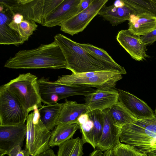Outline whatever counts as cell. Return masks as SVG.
Returning a JSON list of instances; mask_svg holds the SVG:
<instances>
[{"label":"cell","mask_w":156,"mask_h":156,"mask_svg":"<svg viewBox=\"0 0 156 156\" xmlns=\"http://www.w3.org/2000/svg\"><path fill=\"white\" fill-rule=\"evenodd\" d=\"M77 122L84 143H89L95 149L102 133L104 122L103 111L95 110L82 114Z\"/></svg>","instance_id":"obj_10"},{"label":"cell","mask_w":156,"mask_h":156,"mask_svg":"<svg viewBox=\"0 0 156 156\" xmlns=\"http://www.w3.org/2000/svg\"><path fill=\"white\" fill-rule=\"evenodd\" d=\"M25 124L13 126H0V156H4L15 147L23 146L26 137Z\"/></svg>","instance_id":"obj_12"},{"label":"cell","mask_w":156,"mask_h":156,"mask_svg":"<svg viewBox=\"0 0 156 156\" xmlns=\"http://www.w3.org/2000/svg\"><path fill=\"white\" fill-rule=\"evenodd\" d=\"M62 103H57L47 105L39 109L41 120L49 130H52L55 126L59 115Z\"/></svg>","instance_id":"obj_24"},{"label":"cell","mask_w":156,"mask_h":156,"mask_svg":"<svg viewBox=\"0 0 156 156\" xmlns=\"http://www.w3.org/2000/svg\"><path fill=\"white\" fill-rule=\"evenodd\" d=\"M36 156H56L53 151L50 148Z\"/></svg>","instance_id":"obj_33"},{"label":"cell","mask_w":156,"mask_h":156,"mask_svg":"<svg viewBox=\"0 0 156 156\" xmlns=\"http://www.w3.org/2000/svg\"><path fill=\"white\" fill-rule=\"evenodd\" d=\"M79 129L77 122L56 126L51 132L49 141L50 147L59 146V145L72 138L76 131Z\"/></svg>","instance_id":"obj_22"},{"label":"cell","mask_w":156,"mask_h":156,"mask_svg":"<svg viewBox=\"0 0 156 156\" xmlns=\"http://www.w3.org/2000/svg\"><path fill=\"white\" fill-rule=\"evenodd\" d=\"M128 21V30L138 36L145 35L156 28V16L149 14H132Z\"/></svg>","instance_id":"obj_19"},{"label":"cell","mask_w":156,"mask_h":156,"mask_svg":"<svg viewBox=\"0 0 156 156\" xmlns=\"http://www.w3.org/2000/svg\"><path fill=\"white\" fill-rule=\"evenodd\" d=\"M132 14H133V12L125 3L122 6L113 3L109 6L105 5L98 15L108 21L112 26H115L128 20Z\"/></svg>","instance_id":"obj_21"},{"label":"cell","mask_w":156,"mask_h":156,"mask_svg":"<svg viewBox=\"0 0 156 156\" xmlns=\"http://www.w3.org/2000/svg\"><path fill=\"white\" fill-rule=\"evenodd\" d=\"M38 83L41 102L47 105L55 104L59 100L70 96L86 97L96 90L86 86L62 84L44 78L38 80Z\"/></svg>","instance_id":"obj_8"},{"label":"cell","mask_w":156,"mask_h":156,"mask_svg":"<svg viewBox=\"0 0 156 156\" xmlns=\"http://www.w3.org/2000/svg\"><path fill=\"white\" fill-rule=\"evenodd\" d=\"M122 74L114 71L106 70L64 75L59 76L56 83L67 85L93 87L98 90L115 88Z\"/></svg>","instance_id":"obj_5"},{"label":"cell","mask_w":156,"mask_h":156,"mask_svg":"<svg viewBox=\"0 0 156 156\" xmlns=\"http://www.w3.org/2000/svg\"><path fill=\"white\" fill-rule=\"evenodd\" d=\"M120 141L148 156H156V118L136 120L124 126Z\"/></svg>","instance_id":"obj_3"},{"label":"cell","mask_w":156,"mask_h":156,"mask_svg":"<svg viewBox=\"0 0 156 156\" xmlns=\"http://www.w3.org/2000/svg\"><path fill=\"white\" fill-rule=\"evenodd\" d=\"M116 40L131 58L135 60L141 61L150 57L146 53L147 46L140 37L133 34L128 29L119 31Z\"/></svg>","instance_id":"obj_13"},{"label":"cell","mask_w":156,"mask_h":156,"mask_svg":"<svg viewBox=\"0 0 156 156\" xmlns=\"http://www.w3.org/2000/svg\"><path fill=\"white\" fill-rule=\"evenodd\" d=\"M37 77L30 73L20 74L16 78L4 84L19 101L28 114L41 104Z\"/></svg>","instance_id":"obj_4"},{"label":"cell","mask_w":156,"mask_h":156,"mask_svg":"<svg viewBox=\"0 0 156 156\" xmlns=\"http://www.w3.org/2000/svg\"><path fill=\"white\" fill-rule=\"evenodd\" d=\"M26 121L25 149L30 155L36 156L50 148L51 132L41 122L38 108L28 115Z\"/></svg>","instance_id":"obj_7"},{"label":"cell","mask_w":156,"mask_h":156,"mask_svg":"<svg viewBox=\"0 0 156 156\" xmlns=\"http://www.w3.org/2000/svg\"><path fill=\"white\" fill-rule=\"evenodd\" d=\"M112 150L115 156H148L133 147L121 142Z\"/></svg>","instance_id":"obj_29"},{"label":"cell","mask_w":156,"mask_h":156,"mask_svg":"<svg viewBox=\"0 0 156 156\" xmlns=\"http://www.w3.org/2000/svg\"><path fill=\"white\" fill-rule=\"evenodd\" d=\"M108 111L115 124L121 129L136 120L119 101L108 108Z\"/></svg>","instance_id":"obj_25"},{"label":"cell","mask_w":156,"mask_h":156,"mask_svg":"<svg viewBox=\"0 0 156 156\" xmlns=\"http://www.w3.org/2000/svg\"><path fill=\"white\" fill-rule=\"evenodd\" d=\"M108 1L93 0L87 9L62 23L60 30L72 36L83 31Z\"/></svg>","instance_id":"obj_11"},{"label":"cell","mask_w":156,"mask_h":156,"mask_svg":"<svg viewBox=\"0 0 156 156\" xmlns=\"http://www.w3.org/2000/svg\"><path fill=\"white\" fill-rule=\"evenodd\" d=\"M93 1V0H80L77 12L76 14L79 13L87 9Z\"/></svg>","instance_id":"obj_32"},{"label":"cell","mask_w":156,"mask_h":156,"mask_svg":"<svg viewBox=\"0 0 156 156\" xmlns=\"http://www.w3.org/2000/svg\"><path fill=\"white\" fill-rule=\"evenodd\" d=\"M9 69H67V63L60 48L54 41L37 48L20 50L5 62Z\"/></svg>","instance_id":"obj_1"},{"label":"cell","mask_w":156,"mask_h":156,"mask_svg":"<svg viewBox=\"0 0 156 156\" xmlns=\"http://www.w3.org/2000/svg\"><path fill=\"white\" fill-rule=\"evenodd\" d=\"M80 0H63L46 19L42 26L52 27L60 25L76 15Z\"/></svg>","instance_id":"obj_18"},{"label":"cell","mask_w":156,"mask_h":156,"mask_svg":"<svg viewBox=\"0 0 156 156\" xmlns=\"http://www.w3.org/2000/svg\"><path fill=\"white\" fill-rule=\"evenodd\" d=\"M19 101L4 85L0 87V126L25 124L28 115Z\"/></svg>","instance_id":"obj_9"},{"label":"cell","mask_w":156,"mask_h":156,"mask_svg":"<svg viewBox=\"0 0 156 156\" xmlns=\"http://www.w3.org/2000/svg\"><path fill=\"white\" fill-rule=\"evenodd\" d=\"M63 0H0V3L9 8L14 13L22 15L26 19L43 25L49 15Z\"/></svg>","instance_id":"obj_6"},{"label":"cell","mask_w":156,"mask_h":156,"mask_svg":"<svg viewBox=\"0 0 156 156\" xmlns=\"http://www.w3.org/2000/svg\"><path fill=\"white\" fill-rule=\"evenodd\" d=\"M154 115H155V117L156 118V108L155 109V110H154Z\"/></svg>","instance_id":"obj_36"},{"label":"cell","mask_w":156,"mask_h":156,"mask_svg":"<svg viewBox=\"0 0 156 156\" xmlns=\"http://www.w3.org/2000/svg\"><path fill=\"white\" fill-rule=\"evenodd\" d=\"M133 14L147 13L156 16V0H123Z\"/></svg>","instance_id":"obj_27"},{"label":"cell","mask_w":156,"mask_h":156,"mask_svg":"<svg viewBox=\"0 0 156 156\" xmlns=\"http://www.w3.org/2000/svg\"><path fill=\"white\" fill-rule=\"evenodd\" d=\"M103 153L100 150L97 149L90 153L89 156H103Z\"/></svg>","instance_id":"obj_34"},{"label":"cell","mask_w":156,"mask_h":156,"mask_svg":"<svg viewBox=\"0 0 156 156\" xmlns=\"http://www.w3.org/2000/svg\"><path fill=\"white\" fill-rule=\"evenodd\" d=\"M103 156H115L112 149L108 150L104 152Z\"/></svg>","instance_id":"obj_35"},{"label":"cell","mask_w":156,"mask_h":156,"mask_svg":"<svg viewBox=\"0 0 156 156\" xmlns=\"http://www.w3.org/2000/svg\"><path fill=\"white\" fill-rule=\"evenodd\" d=\"M14 13L8 7L0 3V44L16 46L24 43L19 34L9 25Z\"/></svg>","instance_id":"obj_16"},{"label":"cell","mask_w":156,"mask_h":156,"mask_svg":"<svg viewBox=\"0 0 156 156\" xmlns=\"http://www.w3.org/2000/svg\"><path fill=\"white\" fill-rule=\"evenodd\" d=\"M104 122L101 135L97 147L101 151L113 149L119 143L121 128L115 124L108 108L103 111Z\"/></svg>","instance_id":"obj_15"},{"label":"cell","mask_w":156,"mask_h":156,"mask_svg":"<svg viewBox=\"0 0 156 156\" xmlns=\"http://www.w3.org/2000/svg\"><path fill=\"white\" fill-rule=\"evenodd\" d=\"M9 25L19 34L24 42L28 40L38 26L34 21L25 19L19 23L12 20Z\"/></svg>","instance_id":"obj_28"},{"label":"cell","mask_w":156,"mask_h":156,"mask_svg":"<svg viewBox=\"0 0 156 156\" xmlns=\"http://www.w3.org/2000/svg\"><path fill=\"white\" fill-rule=\"evenodd\" d=\"M85 97V103L89 112L95 110L103 111L110 108L119 101L118 92L115 88L96 89L94 92Z\"/></svg>","instance_id":"obj_17"},{"label":"cell","mask_w":156,"mask_h":156,"mask_svg":"<svg viewBox=\"0 0 156 156\" xmlns=\"http://www.w3.org/2000/svg\"><path fill=\"white\" fill-rule=\"evenodd\" d=\"M140 38L147 46L152 44L156 41V28Z\"/></svg>","instance_id":"obj_31"},{"label":"cell","mask_w":156,"mask_h":156,"mask_svg":"<svg viewBox=\"0 0 156 156\" xmlns=\"http://www.w3.org/2000/svg\"><path fill=\"white\" fill-rule=\"evenodd\" d=\"M22 146L18 145L9 151L7 154L9 156H30L28 151L22 149Z\"/></svg>","instance_id":"obj_30"},{"label":"cell","mask_w":156,"mask_h":156,"mask_svg":"<svg viewBox=\"0 0 156 156\" xmlns=\"http://www.w3.org/2000/svg\"><path fill=\"white\" fill-rule=\"evenodd\" d=\"M78 44L99 60L114 70L120 73L122 75L126 74L124 68L117 63L107 52L103 49L89 44L78 43Z\"/></svg>","instance_id":"obj_23"},{"label":"cell","mask_w":156,"mask_h":156,"mask_svg":"<svg viewBox=\"0 0 156 156\" xmlns=\"http://www.w3.org/2000/svg\"><path fill=\"white\" fill-rule=\"evenodd\" d=\"M89 112L85 103L79 104L75 101L65 100L62 103L61 111L56 123L58 125L77 122L79 117L82 114Z\"/></svg>","instance_id":"obj_20"},{"label":"cell","mask_w":156,"mask_h":156,"mask_svg":"<svg viewBox=\"0 0 156 156\" xmlns=\"http://www.w3.org/2000/svg\"><path fill=\"white\" fill-rule=\"evenodd\" d=\"M117 90L119 101L136 120L155 117L152 110L143 101L127 91Z\"/></svg>","instance_id":"obj_14"},{"label":"cell","mask_w":156,"mask_h":156,"mask_svg":"<svg viewBox=\"0 0 156 156\" xmlns=\"http://www.w3.org/2000/svg\"><path fill=\"white\" fill-rule=\"evenodd\" d=\"M84 144L79 137L72 138L58 146L57 156H82Z\"/></svg>","instance_id":"obj_26"},{"label":"cell","mask_w":156,"mask_h":156,"mask_svg":"<svg viewBox=\"0 0 156 156\" xmlns=\"http://www.w3.org/2000/svg\"><path fill=\"white\" fill-rule=\"evenodd\" d=\"M54 38V41L60 48L66 59L67 63L66 69L71 71L72 73L106 70L115 71L95 58L80 46L78 43L66 36L58 34Z\"/></svg>","instance_id":"obj_2"}]
</instances>
